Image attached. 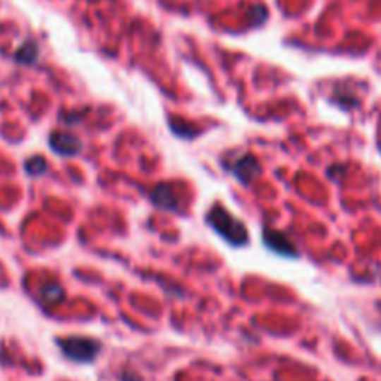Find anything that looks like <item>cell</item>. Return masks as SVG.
Here are the masks:
<instances>
[{
    "label": "cell",
    "instance_id": "obj_3",
    "mask_svg": "<svg viewBox=\"0 0 381 381\" xmlns=\"http://www.w3.org/2000/svg\"><path fill=\"white\" fill-rule=\"evenodd\" d=\"M224 168L227 169L240 184H244V186L257 181V179L260 177V173H262V166H260L257 157L251 155V152L240 155V157L233 158L231 162H224Z\"/></svg>",
    "mask_w": 381,
    "mask_h": 381
},
{
    "label": "cell",
    "instance_id": "obj_1",
    "mask_svg": "<svg viewBox=\"0 0 381 381\" xmlns=\"http://www.w3.org/2000/svg\"><path fill=\"white\" fill-rule=\"evenodd\" d=\"M205 224L218 234L219 238L225 240L233 248H244L249 242V233L246 225L238 218H234L222 203L212 205L205 214Z\"/></svg>",
    "mask_w": 381,
    "mask_h": 381
},
{
    "label": "cell",
    "instance_id": "obj_6",
    "mask_svg": "<svg viewBox=\"0 0 381 381\" xmlns=\"http://www.w3.org/2000/svg\"><path fill=\"white\" fill-rule=\"evenodd\" d=\"M149 201L157 209L166 210V212H175L179 210V198L175 192V186L169 183H160L149 192Z\"/></svg>",
    "mask_w": 381,
    "mask_h": 381
},
{
    "label": "cell",
    "instance_id": "obj_11",
    "mask_svg": "<svg viewBox=\"0 0 381 381\" xmlns=\"http://www.w3.org/2000/svg\"><path fill=\"white\" fill-rule=\"evenodd\" d=\"M266 17H268V13H266L265 6H253V8L249 10V19H251V26L262 25V23L266 20Z\"/></svg>",
    "mask_w": 381,
    "mask_h": 381
},
{
    "label": "cell",
    "instance_id": "obj_12",
    "mask_svg": "<svg viewBox=\"0 0 381 381\" xmlns=\"http://www.w3.org/2000/svg\"><path fill=\"white\" fill-rule=\"evenodd\" d=\"M333 101L341 108H344V110H350V108L357 107V99L353 95H337L333 97Z\"/></svg>",
    "mask_w": 381,
    "mask_h": 381
},
{
    "label": "cell",
    "instance_id": "obj_5",
    "mask_svg": "<svg viewBox=\"0 0 381 381\" xmlns=\"http://www.w3.org/2000/svg\"><path fill=\"white\" fill-rule=\"evenodd\" d=\"M49 147L54 155L61 158H71L80 155L82 149H84V143L75 133H69V131H54L49 136Z\"/></svg>",
    "mask_w": 381,
    "mask_h": 381
},
{
    "label": "cell",
    "instance_id": "obj_7",
    "mask_svg": "<svg viewBox=\"0 0 381 381\" xmlns=\"http://www.w3.org/2000/svg\"><path fill=\"white\" fill-rule=\"evenodd\" d=\"M13 60L20 66H36L37 60H40V45L32 40L25 41L13 54Z\"/></svg>",
    "mask_w": 381,
    "mask_h": 381
},
{
    "label": "cell",
    "instance_id": "obj_8",
    "mask_svg": "<svg viewBox=\"0 0 381 381\" xmlns=\"http://www.w3.org/2000/svg\"><path fill=\"white\" fill-rule=\"evenodd\" d=\"M41 300L45 301V303H60L64 300V289H61L60 283L56 281H51V283H45V285L41 286Z\"/></svg>",
    "mask_w": 381,
    "mask_h": 381
},
{
    "label": "cell",
    "instance_id": "obj_14",
    "mask_svg": "<svg viewBox=\"0 0 381 381\" xmlns=\"http://www.w3.org/2000/svg\"><path fill=\"white\" fill-rule=\"evenodd\" d=\"M121 380L123 381H142L138 376H134V374H131V376H127V374H125V376H121Z\"/></svg>",
    "mask_w": 381,
    "mask_h": 381
},
{
    "label": "cell",
    "instance_id": "obj_2",
    "mask_svg": "<svg viewBox=\"0 0 381 381\" xmlns=\"http://www.w3.org/2000/svg\"><path fill=\"white\" fill-rule=\"evenodd\" d=\"M56 346L60 348L61 356L76 363V365H90L99 357L102 350V344L92 337L71 335V337H58Z\"/></svg>",
    "mask_w": 381,
    "mask_h": 381
},
{
    "label": "cell",
    "instance_id": "obj_9",
    "mask_svg": "<svg viewBox=\"0 0 381 381\" xmlns=\"http://www.w3.org/2000/svg\"><path fill=\"white\" fill-rule=\"evenodd\" d=\"M25 171L30 175V177H41L49 171V164L43 157H32L25 162Z\"/></svg>",
    "mask_w": 381,
    "mask_h": 381
},
{
    "label": "cell",
    "instance_id": "obj_13",
    "mask_svg": "<svg viewBox=\"0 0 381 381\" xmlns=\"http://www.w3.org/2000/svg\"><path fill=\"white\" fill-rule=\"evenodd\" d=\"M344 166H333V168L327 169V175H329V179H337V175L344 173Z\"/></svg>",
    "mask_w": 381,
    "mask_h": 381
},
{
    "label": "cell",
    "instance_id": "obj_4",
    "mask_svg": "<svg viewBox=\"0 0 381 381\" xmlns=\"http://www.w3.org/2000/svg\"><path fill=\"white\" fill-rule=\"evenodd\" d=\"M262 244L270 251H274V253L281 255L285 259H298L300 257V251H298V246L294 244V240L283 231H277V229L262 227Z\"/></svg>",
    "mask_w": 381,
    "mask_h": 381
},
{
    "label": "cell",
    "instance_id": "obj_10",
    "mask_svg": "<svg viewBox=\"0 0 381 381\" xmlns=\"http://www.w3.org/2000/svg\"><path fill=\"white\" fill-rule=\"evenodd\" d=\"M169 128H171V133L175 134V136H181V138H195L198 134L190 133L192 131V127H190V123H183L179 121V119H169Z\"/></svg>",
    "mask_w": 381,
    "mask_h": 381
}]
</instances>
